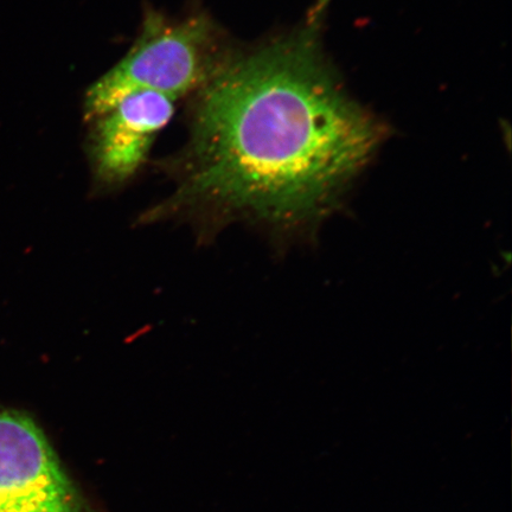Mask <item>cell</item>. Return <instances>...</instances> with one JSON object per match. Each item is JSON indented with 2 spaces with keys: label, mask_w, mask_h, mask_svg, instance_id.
<instances>
[{
  "label": "cell",
  "mask_w": 512,
  "mask_h": 512,
  "mask_svg": "<svg viewBox=\"0 0 512 512\" xmlns=\"http://www.w3.org/2000/svg\"><path fill=\"white\" fill-rule=\"evenodd\" d=\"M0 512H91L41 428L0 412Z\"/></svg>",
  "instance_id": "cell-3"
},
{
  "label": "cell",
  "mask_w": 512,
  "mask_h": 512,
  "mask_svg": "<svg viewBox=\"0 0 512 512\" xmlns=\"http://www.w3.org/2000/svg\"><path fill=\"white\" fill-rule=\"evenodd\" d=\"M230 53L219 25L206 12L169 18L149 10L131 49L88 88L85 117L92 121L138 92L175 101L197 94L215 78Z\"/></svg>",
  "instance_id": "cell-2"
},
{
  "label": "cell",
  "mask_w": 512,
  "mask_h": 512,
  "mask_svg": "<svg viewBox=\"0 0 512 512\" xmlns=\"http://www.w3.org/2000/svg\"><path fill=\"white\" fill-rule=\"evenodd\" d=\"M175 102L162 94L138 92L92 120L89 157L100 187H117L137 174L158 133L174 117Z\"/></svg>",
  "instance_id": "cell-4"
},
{
  "label": "cell",
  "mask_w": 512,
  "mask_h": 512,
  "mask_svg": "<svg viewBox=\"0 0 512 512\" xmlns=\"http://www.w3.org/2000/svg\"><path fill=\"white\" fill-rule=\"evenodd\" d=\"M380 136L326 66L312 18L291 35L232 50L197 93L175 194L147 219L191 211L312 233Z\"/></svg>",
  "instance_id": "cell-1"
}]
</instances>
